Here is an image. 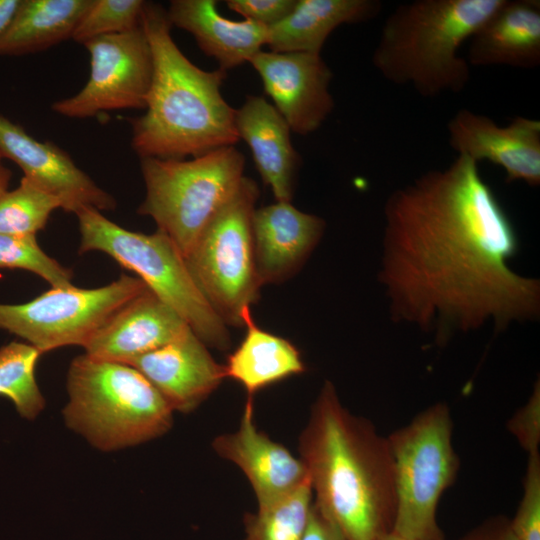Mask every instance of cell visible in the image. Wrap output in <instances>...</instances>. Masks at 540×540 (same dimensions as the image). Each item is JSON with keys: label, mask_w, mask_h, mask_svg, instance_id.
I'll return each mask as SVG.
<instances>
[{"label": "cell", "mask_w": 540, "mask_h": 540, "mask_svg": "<svg viewBox=\"0 0 540 540\" xmlns=\"http://www.w3.org/2000/svg\"><path fill=\"white\" fill-rule=\"evenodd\" d=\"M384 220L379 280L394 321L441 345L454 331L539 318V280L510 267L516 230L474 160L457 155L397 188Z\"/></svg>", "instance_id": "1"}, {"label": "cell", "mask_w": 540, "mask_h": 540, "mask_svg": "<svg viewBox=\"0 0 540 540\" xmlns=\"http://www.w3.org/2000/svg\"><path fill=\"white\" fill-rule=\"evenodd\" d=\"M314 504L349 540H378L392 531L394 461L387 437L353 415L326 381L299 439Z\"/></svg>", "instance_id": "2"}, {"label": "cell", "mask_w": 540, "mask_h": 540, "mask_svg": "<svg viewBox=\"0 0 540 540\" xmlns=\"http://www.w3.org/2000/svg\"><path fill=\"white\" fill-rule=\"evenodd\" d=\"M141 25L153 58L145 112L131 120V146L140 158L185 159L234 146L236 109L221 94L226 72L194 65L171 36L162 5L145 1Z\"/></svg>", "instance_id": "3"}, {"label": "cell", "mask_w": 540, "mask_h": 540, "mask_svg": "<svg viewBox=\"0 0 540 540\" xmlns=\"http://www.w3.org/2000/svg\"><path fill=\"white\" fill-rule=\"evenodd\" d=\"M504 0H415L399 4L385 19L372 54L381 76L420 96L460 93L470 65L460 47Z\"/></svg>", "instance_id": "4"}, {"label": "cell", "mask_w": 540, "mask_h": 540, "mask_svg": "<svg viewBox=\"0 0 540 540\" xmlns=\"http://www.w3.org/2000/svg\"><path fill=\"white\" fill-rule=\"evenodd\" d=\"M67 393L66 425L101 451L155 439L173 423L167 401L141 372L126 363L87 354L75 357L67 373Z\"/></svg>", "instance_id": "5"}, {"label": "cell", "mask_w": 540, "mask_h": 540, "mask_svg": "<svg viewBox=\"0 0 540 540\" xmlns=\"http://www.w3.org/2000/svg\"><path fill=\"white\" fill-rule=\"evenodd\" d=\"M75 215L81 234L79 253L109 255L175 310L205 345L229 349L227 326L204 298L185 258L167 235L159 230L153 234L130 231L94 208H82Z\"/></svg>", "instance_id": "6"}, {"label": "cell", "mask_w": 540, "mask_h": 540, "mask_svg": "<svg viewBox=\"0 0 540 540\" xmlns=\"http://www.w3.org/2000/svg\"><path fill=\"white\" fill-rule=\"evenodd\" d=\"M244 166L235 146L189 160L140 158L146 193L137 212L151 217L185 258L238 189Z\"/></svg>", "instance_id": "7"}, {"label": "cell", "mask_w": 540, "mask_h": 540, "mask_svg": "<svg viewBox=\"0 0 540 540\" xmlns=\"http://www.w3.org/2000/svg\"><path fill=\"white\" fill-rule=\"evenodd\" d=\"M452 429L449 407L439 402L387 437L395 472L392 533L407 540H444L437 506L460 466Z\"/></svg>", "instance_id": "8"}, {"label": "cell", "mask_w": 540, "mask_h": 540, "mask_svg": "<svg viewBox=\"0 0 540 540\" xmlns=\"http://www.w3.org/2000/svg\"><path fill=\"white\" fill-rule=\"evenodd\" d=\"M258 197L257 183L244 176L185 257L197 287L226 326H244V312L259 298L252 237Z\"/></svg>", "instance_id": "9"}, {"label": "cell", "mask_w": 540, "mask_h": 540, "mask_svg": "<svg viewBox=\"0 0 540 540\" xmlns=\"http://www.w3.org/2000/svg\"><path fill=\"white\" fill-rule=\"evenodd\" d=\"M147 290L141 279L128 275L93 289L52 287L25 303H0V329L42 354L64 346L83 347L114 313Z\"/></svg>", "instance_id": "10"}, {"label": "cell", "mask_w": 540, "mask_h": 540, "mask_svg": "<svg viewBox=\"0 0 540 540\" xmlns=\"http://www.w3.org/2000/svg\"><path fill=\"white\" fill-rule=\"evenodd\" d=\"M83 46L90 56L88 80L75 95L55 101L52 111L83 119L107 111L145 109L153 58L142 25L91 39Z\"/></svg>", "instance_id": "11"}, {"label": "cell", "mask_w": 540, "mask_h": 540, "mask_svg": "<svg viewBox=\"0 0 540 540\" xmlns=\"http://www.w3.org/2000/svg\"><path fill=\"white\" fill-rule=\"evenodd\" d=\"M291 131H316L334 109L333 74L320 54L260 51L250 61Z\"/></svg>", "instance_id": "12"}, {"label": "cell", "mask_w": 540, "mask_h": 540, "mask_svg": "<svg viewBox=\"0 0 540 540\" xmlns=\"http://www.w3.org/2000/svg\"><path fill=\"white\" fill-rule=\"evenodd\" d=\"M450 147L476 163L482 160L501 167L507 182L540 184V121L517 116L506 126L467 108L447 122Z\"/></svg>", "instance_id": "13"}, {"label": "cell", "mask_w": 540, "mask_h": 540, "mask_svg": "<svg viewBox=\"0 0 540 540\" xmlns=\"http://www.w3.org/2000/svg\"><path fill=\"white\" fill-rule=\"evenodd\" d=\"M0 154L18 165L24 176L57 196L62 209L76 214L82 208L113 210L117 203L81 170L67 152L50 141H40L0 115Z\"/></svg>", "instance_id": "14"}, {"label": "cell", "mask_w": 540, "mask_h": 540, "mask_svg": "<svg viewBox=\"0 0 540 540\" xmlns=\"http://www.w3.org/2000/svg\"><path fill=\"white\" fill-rule=\"evenodd\" d=\"M212 446L219 456L244 472L258 506L289 494L309 480L302 460L257 428L253 398H247L239 429L216 437Z\"/></svg>", "instance_id": "15"}, {"label": "cell", "mask_w": 540, "mask_h": 540, "mask_svg": "<svg viewBox=\"0 0 540 540\" xmlns=\"http://www.w3.org/2000/svg\"><path fill=\"white\" fill-rule=\"evenodd\" d=\"M190 329L175 310L147 290L114 313L83 348L91 357L129 364Z\"/></svg>", "instance_id": "16"}, {"label": "cell", "mask_w": 540, "mask_h": 540, "mask_svg": "<svg viewBox=\"0 0 540 540\" xmlns=\"http://www.w3.org/2000/svg\"><path fill=\"white\" fill-rule=\"evenodd\" d=\"M129 365L150 381L173 411L183 413L197 408L226 378L224 365L191 329Z\"/></svg>", "instance_id": "17"}, {"label": "cell", "mask_w": 540, "mask_h": 540, "mask_svg": "<svg viewBox=\"0 0 540 540\" xmlns=\"http://www.w3.org/2000/svg\"><path fill=\"white\" fill-rule=\"evenodd\" d=\"M325 222L290 202L255 209L252 237L255 267L261 286L291 277L321 239Z\"/></svg>", "instance_id": "18"}, {"label": "cell", "mask_w": 540, "mask_h": 540, "mask_svg": "<svg viewBox=\"0 0 540 540\" xmlns=\"http://www.w3.org/2000/svg\"><path fill=\"white\" fill-rule=\"evenodd\" d=\"M235 126L276 201L290 202L300 156L291 143V129L285 119L265 98L247 96L236 109Z\"/></svg>", "instance_id": "19"}, {"label": "cell", "mask_w": 540, "mask_h": 540, "mask_svg": "<svg viewBox=\"0 0 540 540\" xmlns=\"http://www.w3.org/2000/svg\"><path fill=\"white\" fill-rule=\"evenodd\" d=\"M473 66L534 69L540 65V1L504 0L469 39Z\"/></svg>", "instance_id": "20"}, {"label": "cell", "mask_w": 540, "mask_h": 540, "mask_svg": "<svg viewBox=\"0 0 540 540\" xmlns=\"http://www.w3.org/2000/svg\"><path fill=\"white\" fill-rule=\"evenodd\" d=\"M171 26L189 32L199 48L226 72L251 59L267 45L268 28L221 16L215 0H173L166 10Z\"/></svg>", "instance_id": "21"}, {"label": "cell", "mask_w": 540, "mask_h": 540, "mask_svg": "<svg viewBox=\"0 0 540 540\" xmlns=\"http://www.w3.org/2000/svg\"><path fill=\"white\" fill-rule=\"evenodd\" d=\"M382 8L379 0H297L284 20L268 28L267 45L273 52L320 54L336 28L370 21Z\"/></svg>", "instance_id": "22"}, {"label": "cell", "mask_w": 540, "mask_h": 540, "mask_svg": "<svg viewBox=\"0 0 540 540\" xmlns=\"http://www.w3.org/2000/svg\"><path fill=\"white\" fill-rule=\"evenodd\" d=\"M246 334L228 356L225 377L239 382L248 398L261 389L305 371L299 350L287 339L259 328L250 309L243 315Z\"/></svg>", "instance_id": "23"}, {"label": "cell", "mask_w": 540, "mask_h": 540, "mask_svg": "<svg viewBox=\"0 0 540 540\" xmlns=\"http://www.w3.org/2000/svg\"><path fill=\"white\" fill-rule=\"evenodd\" d=\"M93 0H21L0 37V56L37 53L69 38Z\"/></svg>", "instance_id": "24"}, {"label": "cell", "mask_w": 540, "mask_h": 540, "mask_svg": "<svg viewBox=\"0 0 540 540\" xmlns=\"http://www.w3.org/2000/svg\"><path fill=\"white\" fill-rule=\"evenodd\" d=\"M312 503L308 480L289 494L258 506L255 514H245V540H301Z\"/></svg>", "instance_id": "25"}, {"label": "cell", "mask_w": 540, "mask_h": 540, "mask_svg": "<svg viewBox=\"0 0 540 540\" xmlns=\"http://www.w3.org/2000/svg\"><path fill=\"white\" fill-rule=\"evenodd\" d=\"M41 355L26 342L13 341L0 348V396L9 399L18 414L28 420L45 408L35 375Z\"/></svg>", "instance_id": "26"}, {"label": "cell", "mask_w": 540, "mask_h": 540, "mask_svg": "<svg viewBox=\"0 0 540 540\" xmlns=\"http://www.w3.org/2000/svg\"><path fill=\"white\" fill-rule=\"evenodd\" d=\"M62 207L57 196L23 176L15 189L0 196V234L36 237Z\"/></svg>", "instance_id": "27"}, {"label": "cell", "mask_w": 540, "mask_h": 540, "mask_svg": "<svg viewBox=\"0 0 540 540\" xmlns=\"http://www.w3.org/2000/svg\"><path fill=\"white\" fill-rule=\"evenodd\" d=\"M0 269L32 272L53 288L73 285L72 271L47 255L34 236L0 234Z\"/></svg>", "instance_id": "28"}, {"label": "cell", "mask_w": 540, "mask_h": 540, "mask_svg": "<svg viewBox=\"0 0 540 540\" xmlns=\"http://www.w3.org/2000/svg\"><path fill=\"white\" fill-rule=\"evenodd\" d=\"M143 0H93L72 39L79 44L106 35L131 31L141 25Z\"/></svg>", "instance_id": "29"}, {"label": "cell", "mask_w": 540, "mask_h": 540, "mask_svg": "<svg viewBox=\"0 0 540 540\" xmlns=\"http://www.w3.org/2000/svg\"><path fill=\"white\" fill-rule=\"evenodd\" d=\"M510 526L516 540H540L539 452L528 454L523 495Z\"/></svg>", "instance_id": "30"}, {"label": "cell", "mask_w": 540, "mask_h": 540, "mask_svg": "<svg viewBox=\"0 0 540 540\" xmlns=\"http://www.w3.org/2000/svg\"><path fill=\"white\" fill-rule=\"evenodd\" d=\"M508 430L515 436L520 446L530 453L539 452L540 443V384L534 385L527 403L508 421Z\"/></svg>", "instance_id": "31"}, {"label": "cell", "mask_w": 540, "mask_h": 540, "mask_svg": "<svg viewBox=\"0 0 540 540\" xmlns=\"http://www.w3.org/2000/svg\"><path fill=\"white\" fill-rule=\"evenodd\" d=\"M297 0H227L229 9L249 20L270 28L284 20Z\"/></svg>", "instance_id": "32"}, {"label": "cell", "mask_w": 540, "mask_h": 540, "mask_svg": "<svg viewBox=\"0 0 540 540\" xmlns=\"http://www.w3.org/2000/svg\"><path fill=\"white\" fill-rule=\"evenodd\" d=\"M301 540H349L342 530L312 503Z\"/></svg>", "instance_id": "33"}, {"label": "cell", "mask_w": 540, "mask_h": 540, "mask_svg": "<svg viewBox=\"0 0 540 540\" xmlns=\"http://www.w3.org/2000/svg\"><path fill=\"white\" fill-rule=\"evenodd\" d=\"M458 540H516V538L511 530L510 519L496 516L485 520Z\"/></svg>", "instance_id": "34"}, {"label": "cell", "mask_w": 540, "mask_h": 540, "mask_svg": "<svg viewBox=\"0 0 540 540\" xmlns=\"http://www.w3.org/2000/svg\"><path fill=\"white\" fill-rule=\"evenodd\" d=\"M21 0H0V37L12 21Z\"/></svg>", "instance_id": "35"}, {"label": "cell", "mask_w": 540, "mask_h": 540, "mask_svg": "<svg viewBox=\"0 0 540 540\" xmlns=\"http://www.w3.org/2000/svg\"><path fill=\"white\" fill-rule=\"evenodd\" d=\"M12 178L11 170L4 164V158L0 154V196L9 189Z\"/></svg>", "instance_id": "36"}, {"label": "cell", "mask_w": 540, "mask_h": 540, "mask_svg": "<svg viewBox=\"0 0 540 540\" xmlns=\"http://www.w3.org/2000/svg\"><path fill=\"white\" fill-rule=\"evenodd\" d=\"M378 540H407V539L402 538V537L390 532V533L386 534L385 536L381 537Z\"/></svg>", "instance_id": "37"}]
</instances>
